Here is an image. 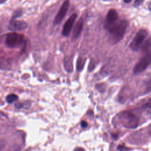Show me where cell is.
Returning a JSON list of instances; mask_svg holds the SVG:
<instances>
[{"mask_svg": "<svg viewBox=\"0 0 151 151\" xmlns=\"http://www.w3.org/2000/svg\"><path fill=\"white\" fill-rule=\"evenodd\" d=\"M116 117L119 124L124 128L135 129L139 125L140 120L132 111H123L119 113Z\"/></svg>", "mask_w": 151, "mask_h": 151, "instance_id": "6da1fadb", "label": "cell"}, {"mask_svg": "<svg viewBox=\"0 0 151 151\" xmlns=\"http://www.w3.org/2000/svg\"><path fill=\"white\" fill-rule=\"evenodd\" d=\"M127 27V22L126 20L117 21L108 31L110 34L111 42L116 44L119 42L124 37Z\"/></svg>", "mask_w": 151, "mask_h": 151, "instance_id": "7a4b0ae2", "label": "cell"}, {"mask_svg": "<svg viewBox=\"0 0 151 151\" xmlns=\"http://www.w3.org/2000/svg\"><path fill=\"white\" fill-rule=\"evenodd\" d=\"M5 42L8 47L18 48L23 44L24 37L16 32H11L7 34Z\"/></svg>", "mask_w": 151, "mask_h": 151, "instance_id": "3957f363", "label": "cell"}, {"mask_svg": "<svg viewBox=\"0 0 151 151\" xmlns=\"http://www.w3.org/2000/svg\"><path fill=\"white\" fill-rule=\"evenodd\" d=\"M147 35V32L145 29H140L139 30L135 37L133 38L132 41H131L129 47L133 51H138L143 43L144 42V40L146 38Z\"/></svg>", "mask_w": 151, "mask_h": 151, "instance_id": "277c9868", "label": "cell"}, {"mask_svg": "<svg viewBox=\"0 0 151 151\" xmlns=\"http://www.w3.org/2000/svg\"><path fill=\"white\" fill-rule=\"evenodd\" d=\"M151 64V52L145 54V55L136 63L133 68V73L139 74L144 71Z\"/></svg>", "mask_w": 151, "mask_h": 151, "instance_id": "5b68a950", "label": "cell"}, {"mask_svg": "<svg viewBox=\"0 0 151 151\" xmlns=\"http://www.w3.org/2000/svg\"><path fill=\"white\" fill-rule=\"evenodd\" d=\"M118 19V14L114 9H110L106 16L105 22H104V27L106 29L109 31L114 25H115Z\"/></svg>", "mask_w": 151, "mask_h": 151, "instance_id": "8992f818", "label": "cell"}, {"mask_svg": "<svg viewBox=\"0 0 151 151\" xmlns=\"http://www.w3.org/2000/svg\"><path fill=\"white\" fill-rule=\"evenodd\" d=\"M68 6H69V1L65 0L62 4L57 14L55 16V18L54 20V24L57 25L62 21V20L63 19V18L66 15L67 11L68 9Z\"/></svg>", "mask_w": 151, "mask_h": 151, "instance_id": "52a82bcc", "label": "cell"}, {"mask_svg": "<svg viewBox=\"0 0 151 151\" xmlns=\"http://www.w3.org/2000/svg\"><path fill=\"white\" fill-rule=\"evenodd\" d=\"M77 14L76 13H74L66 21L64 25L63 31H62L63 35L68 36L70 34L72 27L73 25V24L77 18Z\"/></svg>", "mask_w": 151, "mask_h": 151, "instance_id": "ba28073f", "label": "cell"}, {"mask_svg": "<svg viewBox=\"0 0 151 151\" xmlns=\"http://www.w3.org/2000/svg\"><path fill=\"white\" fill-rule=\"evenodd\" d=\"M27 28V24L23 21H18L16 19H11L8 26V28L11 31H22Z\"/></svg>", "mask_w": 151, "mask_h": 151, "instance_id": "9c48e42d", "label": "cell"}, {"mask_svg": "<svg viewBox=\"0 0 151 151\" xmlns=\"http://www.w3.org/2000/svg\"><path fill=\"white\" fill-rule=\"evenodd\" d=\"M83 19L82 18H80L79 20L77 21V22L76 23L74 29H73V38L74 39H76L77 38L80 34L81 32L83 27Z\"/></svg>", "mask_w": 151, "mask_h": 151, "instance_id": "30bf717a", "label": "cell"}, {"mask_svg": "<svg viewBox=\"0 0 151 151\" xmlns=\"http://www.w3.org/2000/svg\"><path fill=\"white\" fill-rule=\"evenodd\" d=\"M64 67L65 70L68 73H71L73 71V59L71 57L67 56L64 58Z\"/></svg>", "mask_w": 151, "mask_h": 151, "instance_id": "8fae6325", "label": "cell"}, {"mask_svg": "<svg viewBox=\"0 0 151 151\" xmlns=\"http://www.w3.org/2000/svg\"><path fill=\"white\" fill-rule=\"evenodd\" d=\"M140 49H141L142 52L145 54L151 52V38L147 39L143 43Z\"/></svg>", "mask_w": 151, "mask_h": 151, "instance_id": "7c38bea8", "label": "cell"}, {"mask_svg": "<svg viewBox=\"0 0 151 151\" xmlns=\"http://www.w3.org/2000/svg\"><path fill=\"white\" fill-rule=\"evenodd\" d=\"M141 110L144 111L147 114L151 116V99L145 103L140 108Z\"/></svg>", "mask_w": 151, "mask_h": 151, "instance_id": "4fadbf2b", "label": "cell"}, {"mask_svg": "<svg viewBox=\"0 0 151 151\" xmlns=\"http://www.w3.org/2000/svg\"><path fill=\"white\" fill-rule=\"evenodd\" d=\"M18 96L15 94H10L6 97V100L8 103H12L18 99Z\"/></svg>", "mask_w": 151, "mask_h": 151, "instance_id": "5bb4252c", "label": "cell"}, {"mask_svg": "<svg viewBox=\"0 0 151 151\" xmlns=\"http://www.w3.org/2000/svg\"><path fill=\"white\" fill-rule=\"evenodd\" d=\"M85 60L82 58H78L77 61V70L78 71H81L84 65Z\"/></svg>", "mask_w": 151, "mask_h": 151, "instance_id": "9a60e30c", "label": "cell"}, {"mask_svg": "<svg viewBox=\"0 0 151 151\" xmlns=\"http://www.w3.org/2000/svg\"><path fill=\"white\" fill-rule=\"evenodd\" d=\"M151 91V78L147 80L145 83L144 94L148 93Z\"/></svg>", "mask_w": 151, "mask_h": 151, "instance_id": "2e32d148", "label": "cell"}, {"mask_svg": "<svg viewBox=\"0 0 151 151\" xmlns=\"http://www.w3.org/2000/svg\"><path fill=\"white\" fill-rule=\"evenodd\" d=\"M22 14V11L21 10H17V11H15L12 16V19H15V18L17 17H18L19 15H21Z\"/></svg>", "mask_w": 151, "mask_h": 151, "instance_id": "e0dca14e", "label": "cell"}, {"mask_svg": "<svg viewBox=\"0 0 151 151\" xmlns=\"http://www.w3.org/2000/svg\"><path fill=\"white\" fill-rule=\"evenodd\" d=\"M117 149L119 150V151H129V148H127L125 146L122 145H120L118 146Z\"/></svg>", "mask_w": 151, "mask_h": 151, "instance_id": "ac0fdd59", "label": "cell"}, {"mask_svg": "<svg viewBox=\"0 0 151 151\" xmlns=\"http://www.w3.org/2000/svg\"><path fill=\"white\" fill-rule=\"evenodd\" d=\"M143 2V0H136L134 2V6H138L140 5Z\"/></svg>", "mask_w": 151, "mask_h": 151, "instance_id": "d6986e66", "label": "cell"}, {"mask_svg": "<svg viewBox=\"0 0 151 151\" xmlns=\"http://www.w3.org/2000/svg\"><path fill=\"white\" fill-rule=\"evenodd\" d=\"M87 126H88V124L86 122H85V121H81V126L83 128H86V127H87Z\"/></svg>", "mask_w": 151, "mask_h": 151, "instance_id": "ffe728a7", "label": "cell"}, {"mask_svg": "<svg viewBox=\"0 0 151 151\" xmlns=\"http://www.w3.org/2000/svg\"><path fill=\"white\" fill-rule=\"evenodd\" d=\"M74 151H85L84 149L81 148V147H77L75 149Z\"/></svg>", "mask_w": 151, "mask_h": 151, "instance_id": "44dd1931", "label": "cell"}, {"mask_svg": "<svg viewBox=\"0 0 151 151\" xmlns=\"http://www.w3.org/2000/svg\"><path fill=\"white\" fill-rule=\"evenodd\" d=\"M148 132H149V134H150V136H151V124L149 126V128H148Z\"/></svg>", "mask_w": 151, "mask_h": 151, "instance_id": "7402d4cb", "label": "cell"}, {"mask_svg": "<svg viewBox=\"0 0 151 151\" xmlns=\"http://www.w3.org/2000/svg\"><path fill=\"white\" fill-rule=\"evenodd\" d=\"M132 0H124V2L125 3H130Z\"/></svg>", "mask_w": 151, "mask_h": 151, "instance_id": "603a6c76", "label": "cell"}, {"mask_svg": "<svg viewBox=\"0 0 151 151\" xmlns=\"http://www.w3.org/2000/svg\"><path fill=\"white\" fill-rule=\"evenodd\" d=\"M6 0H0V4H3V3H4L5 2H6Z\"/></svg>", "mask_w": 151, "mask_h": 151, "instance_id": "cb8c5ba5", "label": "cell"}, {"mask_svg": "<svg viewBox=\"0 0 151 151\" xmlns=\"http://www.w3.org/2000/svg\"><path fill=\"white\" fill-rule=\"evenodd\" d=\"M149 9L151 11V2L149 4Z\"/></svg>", "mask_w": 151, "mask_h": 151, "instance_id": "d4e9b609", "label": "cell"}]
</instances>
